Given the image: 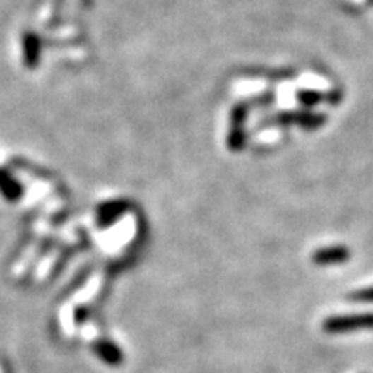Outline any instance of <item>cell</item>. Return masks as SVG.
<instances>
[{
    "mask_svg": "<svg viewBox=\"0 0 373 373\" xmlns=\"http://www.w3.org/2000/svg\"><path fill=\"white\" fill-rule=\"evenodd\" d=\"M351 252H349L348 247H325L320 249L313 254V261L320 266H328V264H341L344 261H348Z\"/></svg>",
    "mask_w": 373,
    "mask_h": 373,
    "instance_id": "7a4b0ae2",
    "label": "cell"
},
{
    "mask_svg": "<svg viewBox=\"0 0 373 373\" xmlns=\"http://www.w3.org/2000/svg\"><path fill=\"white\" fill-rule=\"evenodd\" d=\"M351 299H355V301H361V302H373V287H368V289L353 292Z\"/></svg>",
    "mask_w": 373,
    "mask_h": 373,
    "instance_id": "5b68a950",
    "label": "cell"
},
{
    "mask_svg": "<svg viewBox=\"0 0 373 373\" xmlns=\"http://www.w3.org/2000/svg\"><path fill=\"white\" fill-rule=\"evenodd\" d=\"M297 99H299V102H302L304 106H314V104H318L321 100V93L311 92V90L299 92Z\"/></svg>",
    "mask_w": 373,
    "mask_h": 373,
    "instance_id": "277c9868",
    "label": "cell"
},
{
    "mask_svg": "<svg viewBox=\"0 0 373 373\" xmlns=\"http://www.w3.org/2000/svg\"><path fill=\"white\" fill-rule=\"evenodd\" d=\"M278 122L282 123L299 122V124H302V126H320V123L325 122V116L311 114V112H306V114H282L278 118Z\"/></svg>",
    "mask_w": 373,
    "mask_h": 373,
    "instance_id": "3957f363",
    "label": "cell"
},
{
    "mask_svg": "<svg viewBox=\"0 0 373 373\" xmlns=\"http://www.w3.org/2000/svg\"><path fill=\"white\" fill-rule=\"evenodd\" d=\"M357 328H373V313L342 314V316L326 318L324 321V330L328 333L353 332Z\"/></svg>",
    "mask_w": 373,
    "mask_h": 373,
    "instance_id": "6da1fadb",
    "label": "cell"
}]
</instances>
